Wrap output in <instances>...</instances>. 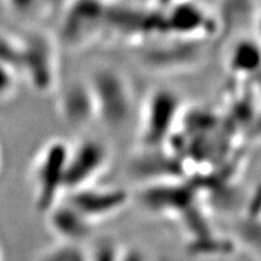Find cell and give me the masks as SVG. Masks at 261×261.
Here are the masks:
<instances>
[{
    "mask_svg": "<svg viewBox=\"0 0 261 261\" xmlns=\"http://www.w3.org/2000/svg\"><path fill=\"white\" fill-rule=\"evenodd\" d=\"M69 144L55 140L38 152L33 163V188L38 207L50 211L58 204L62 192H65Z\"/></svg>",
    "mask_w": 261,
    "mask_h": 261,
    "instance_id": "cell-1",
    "label": "cell"
},
{
    "mask_svg": "<svg viewBox=\"0 0 261 261\" xmlns=\"http://www.w3.org/2000/svg\"><path fill=\"white\" fill-rule=\"evenodd\" d=\"M110 163V152L99 140L84 139L70 146L65 172V191L93 185Z\"/></svg>",
    "mask_w": 261,
    "mask_h": 261,
    "instance_id": "cell-2",
    "label": "cell"
},
{
    "mask_svg": "<svg viewBox=\"0 0 261 261\" xmlns=\"http://www.w3.org/2000/svg\"><path fill=\"white\" fill-rule=\"evenodd\" d=\"M126 202V192L120 189H97L90 185L69 192L68 204L94 224L115 215L125 207Z\"/></svg>",
    "mask_w": 261,
    "mask_h": 261,
    "instance_id": "cell-3",
    "label": "cell"
},
{
    "mask_svg": "<svg viewBox=\"0 0 261 261\" xmlns=\"http://www.w3.org/2000/svg\"><path fill=\"white\" fill-rule=\"evenodd\" d=\"M177 99L169 94H158L149 103L144 115L142 137L148 146H155L165 138L177 114Z\"/></svg>",
    "mask_w": 261,
    "mask_h": 261,
    "instance_id": "cell-4",
    "label": "cell"
},
{
    "mask_svg": "<svg viewBox=\"0 0 261 261\" xmlns=\"http://www.w3.org/2000/svg\"><path fill=\"white\" fill-rule=\"evenodd\" d=\"M50 211H54L51 217L52 228L64 242L73 243L89 236L93 224L70 204L67 203L65 207L60 208L56 204Z\"/></svg>",
    "mask_w": 261,
    "mask_h": 261,
    "instance_id": "cell-5",
    "label": "cell"
},
{
    "mask_svg": "<svg viewBox=\"0 0 261 261\" xmlns=\"http://www.w3.org/2000/svg\"><path fill=\"white\" fill-rule=\"evenodd\" d=\"M14 87V77L11 74V67H6L4 63H0V97L11 92Z\"/></svg>",
    "mask_w": 261,
    "mask_h": 261,
    "instance_id": "cell-6",
    "label": "cell"
},
{
    "mask_svg": "<svg viewBox=\"0 0 261 261\" xmlns=\"http://www.w3.org/2000/svg\"><path fill=\"white\" fill-rule=\"evenodd\" d=\"M10 8L12 11L17 12V14H28L32 11V9L38 4L39 0H8Z\"/></svg>",
    "mask_w": 261,
    "mask_h": 261,
    "instance_id": "cell-7",
    "label": "cell"
}]
</instances>
